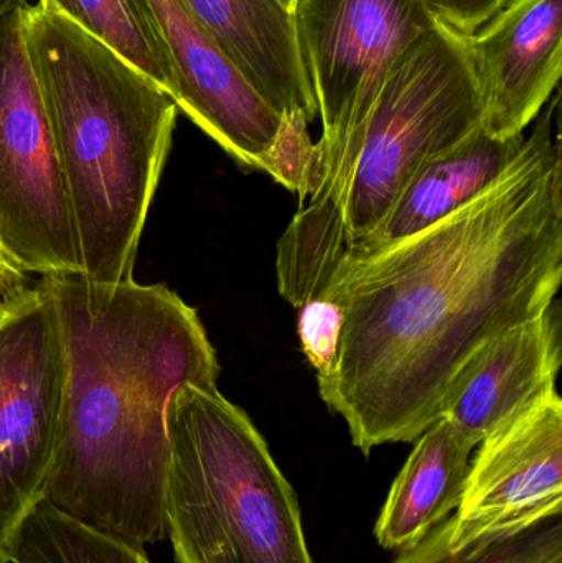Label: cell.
<instances>
[{
  "instance_id": "5",
  "label": "cell",
  "mask_w": 562,
  "mask_h": 563,
  "mask_svg": "<svg viewBox=\"0 0 562 563\" xmlns=\"http://www.w3.org/2000/svg\"><path fill=\"white\" fill-rule=\"evenodd\" d=\"M293 20L322 119V174L279 244L332 267L346 250V198L376 98L399 56L439 20L425 0H299Z\"/></svg>"
},
{
  "instance_id": "11",
  "label": "cell",
  "mask_w": 562,
  "mask_h": 563,
  "mask_svg": "<svg viewBox=\"0 0 562 563\" xmlns=\"http://www.w3.org/2000/svg\"><path fill=\"white\" fill-rule=\"evenodd\" d=\"M464 43L482 128L498 139L524 135L560 85L562 0H507Z\"/></svg>"
},
{
  "instance_id": "17",
  "label": "cell",
  "mask_w": 562,
  "mask_h": 563,
  "mask_svg": "<svg viewBox=\"0 0 562 563\" xmlns=\"http://www.w3.org/2000/svg\"><path fill=\"white\" fill-rule=\"evenodd\" d=\"M35 3L62 13L101 40L172 98L170 69L134 0H36Z\"/></svg>"
},
{
  "instance_id": "14",
  "label": "cell",
  "mask_w": 562,
  "mask_h": 563,
  "mask_svg": "<svg viewBox=\"0 0 562 563\" xmlns=\"http://www.w3.org/2000/svg\"><path fill=\"white\" fill-rule=\"evenodd\" d=\"M525 135L498 139L484 128L429 161L403 188L382 223L346 250L370 253L441 223L494 187L511 167Z\"/></svg>"
},
{
  "instance_id": "4",
  "label": "cell",
  "mask_w": 562,
  "mask_h": 563,
  "mask_svg": "<svg viewBox=\"0 0 562 563\" xmlns=\"http://www.w3.org/2000/svg\"><path fill=\"white\" fill-rule=\"evenodd\" d=\"M167 426L165 536L177 563H313L296 493L243 409L187 384Z\"/></svg>"
},
{
  "instance_id": "7",
  "label": "cell",
  "mask_w": 562,
  "mask_h": 563,
  "mask_svg": "<svg viewBox=\"0 0 562 563\" xmlns=\"http://www.w3.org/2000/svg\"><path fill=\"white\" fill-rule=\"evenodd\" d=\"M0 246L29 276H81L55 139L20 10L0 19Z\"/></svg>"
},
{
  "instance_id": "18",
  "label": "cell",
  "mask_w": 562,
  "mask_h": 563,
  "mask_svg": "<svg viewBox=\"0 0 562 563\" xmlns=\"http://www.w3.org/2000/svg\"><path fill=\"white\" fill-rule=\"evenodd\" d=\"M452 526L449 516L392 563H562V515L517 534L478 539L459 549L449 545Z\"/></svg>"
},
{
  "instance_id": "16",
  "label": "cell",
  "mask_w": 562,
  "mask_h": 563,
  "mask_svg": "<svg viewBox=\"0 0 562 563\" xmlns=\"http://www.w3.org/2000/svg\"><path fill=\"white\" fill-rule=\"evenodd\" d=\"M7 563H151L145 551L63 515L45 499L23 519L5 549Z\"/></svg>"
},
{
  "instance_id": "3",
  "label": "cell",
  "mask_w": 562,
  "mask_h": 563,
  "mask_svg": "<svg viewBox=\"0 0 562 563\" xmlns=\"http://www.w3.org/2000/svg\"><path fill=\"white\" fill-rule=\"evenodd\" d=\"M78 241L81 276L132 280L178 108L101 40L38 3L20 9Z\"/></svg>"
},
{
  "instance_id": "22",
  "label": "cell",
  "mask_w": 562,
  "mask_h": 563,
  "mask_svg": "<svg viewBox=\"0 0 562 563\" xmlns=\"http://www.w3.org/2000/svg\"><path fill=\"white\" fill-rule=\"evenodd\" d=\"M32 287L29 274L22 273L0 246V291L5 300H19Z\"/></svg>"
},
{
  "instance_id": "8",
  "label": "cell",
  "mask_w": 562,
  "mask_h": 563,
  "mask_svg": "<svg viewBox=\"0 0 562 563\" xmlns=\"http://www.w3.org/2000/svg\"><path fill=\"white\" fill-rule=\"evenodd\" d=\"M66 350L62 321L42 282L0 320V562L23 519L43 499L62 422Z\"/></svg>"
},
{
  "instance_id": "13",
  "label": "cell",
  "mask_w": 562,
  "mask_h": 563,
  "mask_svg": "<svg viewBox=\"0 0 562 563\" xmlns=\"http://www.w3.org/2000/svg\"><path fill=\"white\" fill-rule=\"evenodd\" d=\"M280 115L317 118L290 13L276 0H181Z\"/></svg>"
},
{
  "instance_id": "25",
  "label": "cell",
  "mask_w": 562,
  "mask_h": 563,
  "mask_svg": "<svg viewBox=\"0 0 562 563\" xmlns=\"http://www.w3.org/2000/svg\"><path fill=\"white\" fill-rule=\"evenodd\" d=\"M12 303L13 301H7L5 297L2 295V291H0V320L5 317L7 311H9L10 305Z\"/></svg>"
},
{
  "instance_id": "10",
  "label": "cell",
  "mask_w": 562,
  "mask_h": 563,
  "mask_svg": "<svg viewBox=\"0 0 562 563\" xmlns=\"http://www.w3.org/2000/svg\"><path fill=\"white\" fill-rule=\"evenodd\" d=\"M168 69L172 99L230 157L260 170L283 115L257 92L236 63L181 0H134Z\"/></svg>"
},
{
  "instance_id": "2",
  "label": "cell",
  "mask_w": 562,
  "mask_h": 563,
  "mask_svg": "<svg viewBox=\"0 0 562 563\" xmlns=\"http://www.w3.org/2000/svg\"><path fill=\"white\" fill-rule=\"evenodd\" d=\"M62 321L66 384L43 499L145 551L164 541L168 406L181 386L218 387L197 311L165 285L42 277Z\"/></svg>"
},
{
  "instance_id": "9",
  "label": "cell",
  "mask_w": 562,
  "mask_h": 563,
  "mask_svg": "<svg viewBox=\"0 0 562 563\" xmlns=\"http://www.w3.org/2000/svg\"><path fill=\"white\" fill-rule=\"evenodd\" d=\"M477 446L452 515V549L517 534L562 515V399L557 387Z\"/></svg>"
},
{
  "instance_id": "20",
  "label": "cell",
  "mask_w": 562,
  "mask_h": 563,
  "mask_svg": "<svg viewBox=\"0 0 562 563\" xmlns=\"http://www.w3.org/2000/svg\"><path fill=\"white\" fill-rule=\"evenodd\" d=\"M297 331L304 353L316 369L319 386L332 383L339 373L345 311L326 297L312 298L297 308Z\"/></svg>"
},
{
  "instance_id": "12",
  "label": "cell",
  "mask_w": 562,
  "mask_h": 563,
  "mask_svg": "<svg viewBox=\"0 0 562 563\" xmlns=\"http://www.w3.org/2000/svg\"><path fill=\"white\" fill-rule=\"evenodd\" d=\"M562 363L561 305L504 331L461 367L442 400L441 419L472 445L557 387Z\"/></svg>"
},
{
  "instance_id": "21",
  "label": "cell",
  "mask_w": 562,
  "mask_h": 563,
  "mask_svg": "<svg viewBox=\"0 0 562 563\" xmlns=\"http://www.w3.org/2000/svg\"><path fill=\"white\" fill-rule=\"evenodd\" d=\"M439 22L449 29L471 35L487 23L507 0H425Z\"/></svg>"
},
{
  "instance_id": "26",
  "label": "cell",
  "mask_w": 562,
  "mask_h": 563,
  "mask_svg": "<svg viewBox=\"0 0 562 563\" xmlns=\"http://www.w3.org/2000/svg\"><path fill=\"white\" fill-rule=\"evenodd\" d=\"M0 563H2V562H0Z\"/></svg>"
},
{
  "instance_id": "1",
  "label": "cell",
  "mask_w": 562,
  "mask_h": 563,
  "mask_svg": "<svg viewBox=\"0 0 562 563\" xmlns=\"http://www.w3.org/2000/svg\"><path fill=\"white\" fill-rule=\"evenodd\" d=\"M560 98L507 174L441 223L345 250L322 297L345 311L339 373L320 397L370 455L415 443L472 354L543 313L562 282Z\"/></svg>"
},
{
  "instance_id": "15",
  "label": "cell",
  "mask_w": 562,
  "mask_h": 563,
  "mask_svg": "<svg viewBox=\"0 0 562 563\" xmlns=\"http://www.w3.org/2000/svg\"><path fill=\"white\" fill-rule=\"evenodd\" d=\"M472 445L451 422L439 419L415 442L396 476L375 538L386 551H403L454 515L464 495Z\"/></svg>"
},
{
  "instance_id": "23",
  "label": "cell",
  "mask_w": 562,
  "mask_h": 563,
  "mask_svg": "<svg viewBox=\"0 0 562 563\" xmlns=\"http://www.w3.org/2000/svg\"><path fill=\"white\" fill-rule=\"evenodd\" d=\"M29 3V0H0V19L9 15L10 12L22 9Z\"/></svg>"
},
{
  "instance_id": "19",
  "label": "cell",
  "mask_w": 562,
  "mask_h": 563,
  "mask_svg": "<svg viewBox=\"0 0 562 563\" xmlns=\"http://www.w3.org/2000/svg\"><path fill=\"white\" fill-rule=\"evenodd\" d=\"M309 124L306 115H283L276 139L260 168L296 194L299 207L316 194L322 174L319 147L310 137Z\"/></svg>"
},
{
  "instance_id": "24",
  "label": "cell",
  "mask_w": 562,
  "mask_h": 563,
  "mask_svg": "<svg viewBox=\"0 0 562 563\" xmlns=\"http://www.w3.org/2000/svg\"><path fill=\"white\" fill-rule=\"evenodd\" d=\"M277 5L280 7V9L286 10L287 13H290L293 15L294 10H296L297 3H299V0H276Z\"/></svg>"
},
{
  "instance_id": "6",
  "label": "cell",
  "mask_w": 562,
  "mask_h": 563,
  "mask_svg": "<svg viewBox=\"0 0 562 563\" xmlns=\"http://www.w3.org/2000/svg\"><path fill=\"white\" fill-rule=\"evenodd\" d=\"M482 118L464 35L439 22L399 56L373 106L346 198V247L368 236L409 180Z\"/></svg>"
}]
</instances>
